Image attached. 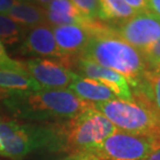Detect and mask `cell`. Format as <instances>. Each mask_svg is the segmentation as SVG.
<instances>
[{"mask_svg":"<svg viewBox=\"0 0 160 160\" xmlns=\"http://www.w3.org/2000/svg\"><path fill=\"white\" fill-rule=\"evenodd\" d=\"M49 148L80 158L118 130L104 116L94 108L62 122L47 125Z\"/></svg>","mask_w":160,"mask_h":160,"instance_id":"cell-1","label":"cell"},{"mask_svg":"<svg viewBox=\"0 0 160 160\" xmlns=\"http://www.w3.org/2000/svg\"><path fill=\"white\" fill-rule=\"evenodd\" d=\"M3 104L17 117L32 121L62 122L93 108L67 89L12 92Z\"/></svg>","mask_w":160,"mask_h":160,"instance_id":"cell-2","label":"cell"},{"mask_svg":"<svg viewBox=\"0 0 160 160\" xmlns=\"http://www.w3.org/2000/svg\"><path fill=\"white\" fill-rule=\"evenodd\" d=\"M79 57L121 74L132 89L141 84L148 70L139 51L101 25L94 29L89 42Z\"/></svg>","mask_w":160,"mask_h":160,"instance_id":"cell-3","label":"cell"},{"mask_svg":"<svg viewBox=\"0 0 160 160\" xmlns=\"http://www.w3.org/2000/svg\"><path fill=\"white\" fill-rule=\"evenodd\" d=\"M133 101L119 98L94 104L118 130L138 135L160 138V114L139 94L132 93Z\"/></svg>","mask_w":160,"mask_h":160,"instance_id":"cell-4","label":"cell"},{"mask_svg":"<svg viewBox=\"0 0 160 160\" xmlns=\"http://www.w3.org/2000/svg\"><path fill=\"white\" fill-rule=\"evenodd\" d=\"M2 155L21 160L36 149L49 148V130L45 126H30L0 120Z\"/></svg>","mask_w":160,"mask_h":160,"instance_id":"cell-5","label":"cell"},{"mask_svg":"<svg viewBox=\"0 0 160 160\" xmlns=\"http://www.w3.org/2000/svg\"><path fill=\"white\" fill-rule=\"evenodd\" d=\"M152 138L116 130L100 146L84 154V160H142L152 147Z\"/></svg>","mask_w":160,"mask_h":160,"instance_id":"cell-6","label":"cell"},{"mask_svg":"<svg viewBox=\"0 0 160 160\" xmlns=\"http://www.w3.org/2000/svg\"><path fill=\"white\" fill-rule=\"evenodd\" d=\"M116 34L142 52L160 37V19L150 12H138L119 24Z\"/></svg>","mask_w":160,"mask_h":160,"instance_id":"cell-7","label":"cell"},{"mask_svg":"<svg viewBox=\"0 0 160 160\" xmlns=\"http://www.w3.org/2000/svg\"><path fill=\"white\" fill-rule=\"evenodd\" d=\"M25 64V69L40 90L67 89L77 73L58 60L34 58Z\"/></svg>","mask_w":160,"mask_h":160,"instance_id":"cell-8","label":"cell"},{"mask_svg":"<svg viewBox=\"0 0 160 160\" xmlns=\"http://www.w3.org/2000/svg\"><path fill=\"white\" fill-rule=\"evenodd\" d=\"M93 21L89 25H62L52 26L54 38L56 40L58 49L64 58L65 64L71 69L73 60L81 56L83 51L89 42L92 34Z\"/></svg>","mask_w":160,"mask_h":160,"instance_id":"cell-9","label":"cell"},{"mask_svg":"<svg viewBox=\"0 0 160 160\" xmlns=\"http://www.w3.org/2000/svg\"><path fill=\"white\" fill-rule=\"evenodd\" d=\"M73 66L77 69V71H74L76 73L99 82L113 91L116 97L119 99L133 101L131 88L129 86L128 82L118 72L98 65V64L85 59L83 57L76 58L72 63V67Z\"/></svg>","mask_w":160,"mask_h":160,"instance_id":"cell-10","label":"cell"},{"mask_svg":"<svg viewBox=\"0 0 160 160\" xmlns=\"http://www.w3.org/2000/svg\"><path fill=\"white\" fill-rule=\"evenodd\" d=\"M22 48L23 52L26 54L40 56L48 59L54 58L66 66L64 58L54 38L52 26L48 23L28 29L27 33L24 35Z\"/></svg>","mask_w":160,"mask_h":160,"instance_id":"cell-11","label":"cell"},{"mask_svg":"<svg viewBox=\"0 0 160 160\" xmlns=\"http://www.w3.org/2000/svg\"><path fill=\"white\" fill-rule=\"evenodd\" d=\"M47 23L51 26L89 25L95 20L87 19L78 11L70 0H53L45 8Z\"/></svg>","mask_w":160,"mask_h":160,"instance_id":"cell-12","label":"cell"},{"mask_svg":"<svg viewBox=\"0 0 160 160\" xmlns=\"http://www.w3.org/2000/svg\"><path fill=\"white\" fill-rule=\"evenodd\" d=\"M67 90L72 92L82 100L87 101L93 105L117 98L114 92L108 89L107 86L95 80L79 76L78 73L67 88Z\"/></svg>","mask_w":160,"mask_h":160,"instance_id":"cell-13","label":"cell"},{"mask_svg":"<svg viewBox=\"0 0 160 160\" xmlns=\"http://www.w3.org/2000/svg\"><path fill=\"white\" fill-rule=\"evenodd\" d=\"M40 90L26 70L0 68V98H6L12 92Z\"/></svg>","mask_w":160,"mask_h":160,"instance_id":"cell-14","label":"cell"},{"mask_svg":"<svg viewBox=\"0 0 160 160\" xmlns=\"http://www.w3.org/2000/svg\"><path fill=\"white\" fill-rule=\"evenodd\" d=\"M5 15L27 30L47 24L43 8L30 1L19 0Z\"/></svg>","mask_w":160,"mask_h":160,"instance_id":"cell-15","label":"cell"},{"mask_svg":"<svg viewBox=\"0 0 160 160\" xmlns=\"http://www.w3.org/2000/svg\"><path fill=\"white\" fill-rule=\"evenodd\" d=\"M131 92L144 97L160 114V70H147L141 84Z\"/></svg>","mask_w":160,"mask_h":160,"instance_id":"cell-16","label":"cell"},{"mask_svg":"<svg viewBox=\"0 0 160 160\" xmlns=\"http://www.w3.org/2000/svg\"><path fill=\"white\" fill-rule=\"evenodd\" d=\"M137 12L125 3L124 0H99V17L105 21H119L120 23L132 18Z\"/></svg>","mask_w":160,"mask_h":160,"instance_id":"cell-17","label":"cell"},{"mask_svg":"<svg viewBox=\"0 0 160 160\" xmlns=\"http://www.w3.org/2000/svg\"><path fill=\"white\" fill-rule=\"evenodd\" d=\"M25 29L5 13H0V40L3 45H15L22 39Z\"/></svg>","mask_w":160,"mask_h":160,"instance_id":"cell-18","label":"cell"},{"mask_svg":"<svg viewBox=\"0 0 160 160\" xmlns=\"http://www.w3.org/2000/svg\"><path fill=\"white\" fill-rule=\"evenodd\" d=\"M85 18L96 20L99 17V0H70Z\"/></svg>","mask_w":160,"mask_h":160,"instance_id":"cell-19","label":"cell"},{"mask_svg":"<svg viewBox=\"0 0 160 160\" xmlns=\"http://www.w3.org/2000/svg\"><path fill=\"white\" fill-rule=\"evenodd\" d=\"M148 70H158L160 67V37L155 43L141 52Z\"/></svg>","mask_w":160,"mask_h":160,"instance_id":"cell-20","label":"cell"},{"mask_svg":"<svg viewBox=\"0 0 160 160\" xmlns=\"http://www.w3.org/2000/svg\"><path fill=\"white\" fill-rule=\"evenodd\" d=\"M0 68L1 69H15V70H26L25 64L21 61L11 58L6 53L5 47L0 40Z\"/></svg>","mask_w":160,"mask_h":160,"instance_id":"cell-21","label":"cell"},{"mask_svg":"<svg viewBox=\"0 0 160 160\" xmlns=\"http://www.w3.org/2000/svg\"><path fill=\"white\" fill-rule=\"evenodd\" d=\"M125 3L129 5L137 12H149V2L148 0H124Z\"/></svg>","mask_w":160,"mask_h":160,"instance_id":"cell-22","label":"cell"},{"mask_svg":"<svg viewBox=\"0 0 160 160\" xmlns=\"http://www.w3.org/2000/svg\"><path fill=\"white\" fill-rule=\"evenodd\" d=\"M142 160H160V138H153L151 150Z\"/></svg>","mask_w":160,"mask_h":160,"instance_id":"cell-23","label":"cell"},{"mask_svg":"<svg viewBox=\"0 0 160 160\" xmlns=\"http://www.w3.org/2000/svg\"><path fill=\"white\" fill-rule=\"evenodd\" d=\"M19 0H0V13H8Z\"/></svg>","mask_w":160,"mask_h":160,"instance_id":"cell-24","label":"cell"},{"mask_svg":"<svg viewBox=\"0 0 160 160\" xmlns=\"http://www.w3.org/2000/svg\"><path fill=\"white\" fill-rule=\"evenodd\" d=\"M149 12L160 19V0H148Z\"/></svg>","mask_w":160,"mask_h":160,"instance_id":"cell-25","label":"cell"},{"mask_svg":"<svg viewBox=\"0 0 160 160\" xmlns=\"http://www.w3.org/2000/svg\"><path fill=\"white\" fill-rule=\"evenodd\" d=\"M31 1H33V3L36 5L40 6V8H45L46 6L49 4V3H51L53 1V0H31Z\"/></svg>","mask_w":160,"mask_h":160,"instance_id":"cell-26","label":"cell"},{"mask_svg":"<svg viewBox=\"0 0 160 160\" xmlns=\"http://www.w3.org/2000/svg\"><path fill=\"white\" fill-rule=\"evenodd\" d=\"M61 160H84V159H80V158H77V157H70V156H68L67 158H64V159H61Z\"/></svg>","mask_w":160,"mask_h":160,"instance_id":"cell-27","label":"cell"},{"mask_svg":"<svg viewBox=\"0 0 160 160\" xmlns=\"http://www.w3.org/2000/svg\"><path fill=\"white\" fill-rule=\"evenodd\" d=\"M0 155H2V147H1V145H0Z\"/></svg>","mask_w":160,"mask_h":160,"instance_id":"cell-28","label":"cell"},{"mask_svg":"<svg viewBox=\"0 0 160 160\" xmlns=\"http://www.w3.org/2000/svg\"><path fill=\"white\" fill-rule=\"evenodd\" d=\"M22 1H31V0H22Z\"/></svg>","mask_w":160,"mask_h":160,"instance_id":"cell-29","label":"cell"},{"mask_svg":"<svg viewBox=\"0 0 160 160\" xmlns=\"http://www.w3.org/2000/svg\"><path fill=\"white\" fill-rule=\"evenodd\" d=\"M158 70H160V67H159V69H158Z\"/></svg>","mask_w":160,"mask_h":160,"instance_id":"cell-30","label":"cell"}]
</instances>
